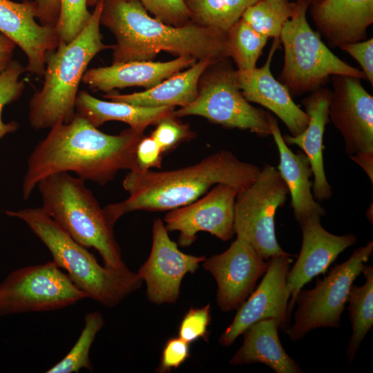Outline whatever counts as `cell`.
Segmentation results:
<instances>
[{
  "label": "cell",
  "mask_w": 373,
  "mask_h": 373,
  "mask_svg": "<svg viewBox=\"0 0 373 373\" xmlns=\"http://www.w3.org/2000/svg\"><path fill=\"white\" fill-rule=\"evenodd\" d=\"M142 137L131 128L117 135L104 133L76 113L68 123L50 128L30 153L22 184L23 199L42 179L55 173L73 172L104 186L120 170H137L136 149Z\"/></svg>",
  "instance_id": "1"
},
{
  "label": "cell",
  "mask_w": 373,
  "mask_h": 373,
  "mask_svg": "<svg viewBox=\"0 0 373 373\" xmlns=\"http://www.w3.org/2000/svg\"><path fill=\"white\" fill-rule=\"evenodd\" d=\"M260 169L222 150L178 169L130 171L122 183L128 197L104 209L115 225L122 216L133 211H170L189 204L218 184H229L240 191L254 182Z\"/></svg>",
  "instance_id": "2"
},
{
  "label": "cell",
  "mask_w": 373,
  "mask_h": 373,
  "mask_svg": "<svg viewBox=\"0 0 373 373\" xmlns=\"http://www.w3.org/2000/svg\"><path fill=\"white\" fill-rule=\"evenodd\" d=\"M100 23L116 39L113 64L151 61L161 51L214 63L230 57L227 32L192 23L166 24L137 0H104Z\"/></svg>",
  "instance_id": "3"
},
{
  "label": "cell",
  "mask_w": 373,
  "mask_h": 373,
  "mask_svg": "<svg viewBox=\"0 0 373 373\" xmlns=\"http://www.w3.org/2000/svg\"><path fill=\"white\" fill-rule=\"evenodd\" d=\"M103 1L95 4L89 21L77 37L69 43L59 42L48 55L43 86L29 104V122L35 129L50 128L73 119L79 86L88 65L100 51L112 48L103 43L99 29Z\"/></svg>",
  "instance_id": "4"
},
{
  "label": "cell",
  "mask_w": 373,
  "mask_h": 373,
  "mask_svg": "<svg viewBox=\"0 0 373 373\" xmlns=\"http://www.w3.org/2000/svg\"><path fill=\"white\" fill-rule=\"evenodd\" d=\"M23 220L45 245L52 261L66 274L88 298L113 307L140 289L142 280L127 267L111 269L100 265L86 247L75 241L41 208L6 211Z\"/></svg>",
  "instance_id": "5"
},
{
  "label": "cell",
  "mask_w": 373,
  "mask_h": 373,
  "mask_svg": "<svg viewBox=\"0 0 373 373\" xmlns=\"http://www.w3.org/2000/svg\"><path fill=\"white\" fill-rule=\"evenodd\" d=\"M37 186L41 209L75 241L97 251L105 267H126L114 235V224L84 180L62 172L46 177Z\"/></svg>",
  "instance_id": "6"
},
{
  "label": "cell",
  "mask_w": 373,
  "mask_h": 373,
  "mask_svg": "<svg viewBox=\"0 0 373 373\" xmlns=\"http://www.w3.org/2000/svg\"><path fill=\"white\" fill-rule=\"evenodd\" d=\"M311 3L296 0L292 16L282 28L279 39L285 59L279 81L291 95H300L318 89L335 75L366 79L362 70L335 55L310 27L307 12Z\"/></svg>",
  "instance_id": "7"
},
{
  "label": "cell",
  "mask_w": 373,
  "mask_h": 373,
  "mask_svg": "<svg viewBox=\"0 0 373 373\" xmlns=\"http://www.w3.org/2000/svg\"><path fill=\"white\" fill-rule=\"evenodd\" d=\"M373 251V242L356 249L345 262L335 265L317 278L311 289H301L295 299L298 307L294 322L287 332L291 341H298L312 329L319 327L338 328L350 287L361 274Z\"/></svg>",
  "instance_id": "8"
},
{
  "label": "cell",
  "mask_w": 373,
  "mask_h": 373,
  "mask_svg": "<svg viewBox=\"0 0 373 373\" xmlns=\"http://www.w3.org/2000/svg\"><path fill=\"white\" fill-rule=\"evenodd\" d=\"M289 190L278 171L265 164L247 188L239 191L235 202L234 232L249 242L266 260L278 256H296L279 245L275 233V216L287 200Z\"/></svg>",
  "instance_id": "9"
},
{
  "label": "cell",
  "mask_w": 373,
  "mask_h": 373,
  "mask_svg": "<svg viewBox=\"0 0 373 373\" xmlns=\"http://www.w3.org/2000/svg\"><path fill=\"white\" fill-rule=\"evenodd\" d=\"M88 298L55 262L11 272L0 284V316L59 310Z\"/></svg>",
  "instance_id": "10"
},
{
  "label": "cell",
  "mask_w": 373,
  "mask_h": 373,
  "mask_svg": "<svg viewBox=\"0 0 373 373\" xmlns=\"http://www.w3.org/2000/svg\"><path fill=\"white\" fill-rule=\"evenodd\" d=\"M269 113L255 108L245 98L236 79V70L222 68L211 74L196 99L173 111V115H198L228 128L248 131L258 136L271 135Z\"/></svg>",
  "instance_id": "11"
},
{
  "label": "cell",
  "mask_w": 373,
  "mask_h": 373,
  "mask_svg": "<svg viewBox=\"0 0 373 373\" xmlns=\"http://www.w3.org/2000/svg\"><path fill=\"white\" fill-rule=\"evenodd\" d=\"M292 257L278 256L268 260V267L260 283L237 309L232 323L220 335L221 345L231 346L247 327L265 318L276 319L278 329L288 332L291 315L288 312L290 294L287 276Z\"/></svg>",
  "instance_id": "12"
},
{
  "label": "cell",
  "mask_w": 373,
  "mask_h": 373,
  "mask_svg": "<svg viewBox=\"0 0 373 373\" xmlns=\"http://www.w3.org/2000/svg\"><path fill=\"white\" fill-rule=\"evenodd\" d=\"M239 190L218 184L202 196L183 207L170 210L164 218L169 231H178V243L190 246L200 231L227 241L234 232L235 202Z\"/></svg>",
  "instance_id": "13"
},
{
  "label": "cell",
  "mask_w": 373,
  "mask_h": 373,
  "mask_svg": "<svg viewBox=\"0 0 373 373\" xmlns=\"http://www.w3.org/2000/svg\"><path fill=\"white\" fill-rule=\"evenodd\" d=\"M205 259L181 251L169 238L164 222L155 219L150 255L137 272L146 284L147 299L155 305L176 302L185 275L195 273Z\"/></svg>",
  "instance_id": "14"
},
{
  "label": "cell",
  "mask_w": 373,
  "mask_h": 373,
  "mask_svg": "<svg viewBox=\"0 0 373 373\" xmlns=\"http://www.w3.org/2000/svg\"><path fill=\"white\" fill-rule=\"evenodd\" d=\"M202 263L217 283L216 301L225 312L237 309L245 301L268 267V260L238 236L226 251Z\"/></svg>",
  "instance_id": "15"
},
{
  "label": "cell",
  "mask_w": 373,
  "mask_h": 373,
  "mask_svg": "<svg viewBox=\"0 0 373 373\" xmlns=\"http://www.w3.org/2000/svg\"><path fill=\"white\" fill-rule=\"evenodd\" d=\"M328 115L341 133L349 156L373 152V97L352 76L332 77Z\"/></svg>",
  "instance_id": "16"
},
{
  "label": "cell",
  "mask_w": 373,
  "mask_h": 373,
  "mask_svg": "<svg viewBox=\"0 0 373 373\" xmlns=\"http://www.w3.org/2000/svg\"><path fill=\"white\" fill-rule=\"evenodd\" d=\"M321 218V216L313 214L299 223L303 236L301 249L287 276L290 315L296 297L303 287L314 277L321 274L325 275L338 255L357 241V237L353 233L338 236L329 233L323 227Z\"/></svg>",
  "instance_id": "17"
},
{
  "label": "cell",
  "mask_w": 373,
  "mask_h": 373,
  "mask_svg": "<svg viewBox=\"0 0 373 373\" xmlns=\"http://www.w3.org/2000/svg\"><path fill=\"white\" fill-rule=\"evenodd\" d=\"M37 15L35 1L0 0V32L26 54V71L41 76L45 72L46 57L57 48L59 40L55 27L38 23Z\"/></svg>",
  "instance_id": "18"
},
{
  "label": "cell",
  "mask_w": 373,
  "mask_h": 373,
  "mask_svg": "<svg viewBox=\"0 0 373 373\" xmlns=\"http://www.w3.org/2000/svg\"><path fill=\"white\" fill-rule=\"evenodd\" d=\"M274 39L265 64L251 70H237L236 79L242 94L249 102L258 104L271 111L284 123L290 135L296 136L306 128L309 117L294 102L287 88L271 73V61L280 44L279 37Z\"/></svg>",
  "instance_id": "19"
},
{
  "label": "cell",
  "mask_w": 373,
  "mask_h": 373,
  "mask_svg": "<svg viewBox=\"0 0 373 373\" xmlns=\"http://www.w3.org/2000/svg\"><path fill=\"white\" fill-rule=\"evenodd\" d=\"M318 30L333 47L365 40L373 23V0H323L312 3Z\"/></svg>",
  "instance_id": "20"
},
{
  "label": "cell",
  "mask_w": 373,
  "mask_h": 373,
  "mask_svg": "<svg viewBox=\"0 0 373 373\" xmlns=\"http://www.w3.org/2000/svg\"><path fill=\"white\" fill-rule=\"evenodd\" d=\"M195 62V58L183 56L165 62L151 60L113 64L86 70L82 82L90 88L106 93L131 86L148 89Z\"/></svg>",
  "instance_id": "21"
},
{
  "label": "cell",
  "mask_w": 373,
  "mask_h": 373,
  "mask_svg": "<svg viewBox=\"0 0 373 373\" xmlns=\"http://www.w3.org/2000/svg\"><path fill=\"white\" fill-rule=\"evenodd\" d=\"M330 93L329 89L321 87L304 98L302 104L309 117L307 126L298 135H283L287 144L298 146L307 156L314 177L312 193L317 202L329 200L332 195V189L325 172L323 156V135L329 122Z\"/></svg>",
  "instance_id": "22"
},
{
  "label": "cell",
  "mask_w": 373,
  "mask_h": 373,
  "mask_svg": "<svg viewBox=\"0 0 373 373\" xmlns=\"http://www.w3.org/2000/svg\"><path fill=\"white\" fill-rule=\"evenodd\" d=\"M271 135L279 153L278 171L285 181L291 195L293 214L298 224L307 216L318 214L321 217L326 211L314 198L312 189L313 176L309 160L303 151L294 153L283 140L278 122L271 114L269 116Z\"/></svg>",
  "instance_id": "23"
},
{
  "label": "cell",
  "mask_w": 373,
  "mask_h": 373,
  "mask_svg": "<svg viewBox=\"0 0 373 373\" xmlns=\"http://www.w3.org/2000/svg\"><path fill=\"white\" fill-rule=\"evenodd\" d=\"M274 318H265L242 333L243 343L229 361L232 365L256 363L267 365L276 373H303L299 365L283 349Z\"/></svg>",
  "instance_id": "24"
},
{
  "label": "cell",
  "mask_w": 373,
  "mask_h": 373,
  "mask_svg": "<svg viewBox=\"0 0 373 373\" xmlns=\"http://www.w3.org/2000/svg\"><path fill=\"white\" fill-rule=\"evenodd\" d=\"M214 62L202 59L186 70L177 73L144 91L131 94H108L104 98L146 107H184L192 103L198 94V82L204 71Z\"/></svg>",
  "instance_id": "25"
},
{
  "label": "cell",
  "mask_w": 373,
  "mask_h": 373,
  "mask_svg": "<svg viewBox=\"0 0 373 373\" xmlns=\"http://www.w3.org/2000/svg\"><path fill=\"white\" fill-rule=\"evenodd\" d=\"M75 110L97 128L108 121H119L127 124L133 131L143 133L149 126L173 115L174 107H146L104 101L82 90L77 95Z\"/></svg>",
  "instance_id": "26"
},
{
  "label": "cell",
  "mask_w": 373,
  "mask_h": 373,
  "mask_svg": "<svg viewBox=\"0 0 373 373\" xmlns=\"http://www.w3.org/2000/svg\"><path fill=\"white\" fill-rule=\"evenodd\" d=\"M361 273L365 279V283L361 286L353 283L347 297L352 329L346 350L349 365L373 325V267L365 264Z\"/></svg>",
  "instance_id": "27"
},
{
  "label": "cell",
  "mask_w": 373,
  "mask_h": 373,
  "mask_svg": "<svg viewBox=\"0 0 373 373\" xmlns=\"http://www.w3.org/2000/svg\"><path fill=\"white\" fill-rule=\"evenodd\" d=\"M259 0H185L195 23L227 32Z\"/></svg>",
  "instance_id": "28"
},
{
  "label": "cell",
  "mask_w": 373,
  "mask_h": 373,
  "mask_svg": "<svg viewBox=\"0 0 373 373\" xmlns=\"http://www.w3.org/2000/svg\"><path fill=\"white\" fill-rule=\"evenodd\" d=\"M295 7L292 0H259L247 8L241 19L262 35L276 38Z\"/></svg>",
  "instance_id": "29"
},
{
  "label": "cell",
  "mask_w": 373,
  "mask_h": 373,
  "mask_svg": "<svg viewBox=\"0 0 373 373\" xmlns=\"http://www.w3.org/2000/svg\"><path fill=\"white\" fill-rule=\"evenodd\" d=\"M104 325L102 315L98 312H92L84 317V326L76 343L69 352L55 365L48 369L47 373H77L82 369L93 371V365L89 354L97 334Z\"/></svg>",
  "instance_id": "30"
},
{
  "label": "cell",
  "mask_w": 373,
  "mask_h": 373,
  "mask_svg": "<svg viewBox=\"0 0 373 373\" xmlns=\"http://www.w3.org/2000/svg\"><path fill=\"white\" fill-rule=\"evenodd\" d=\"M227 35L230 57L236 63L238 70L254 68L268 38L254 30L242 19L227 32Z\"/></svg>",
  "instance_id": "31"
},
{
  "label": "cell",
  "mask_w": 373,
  "mask_h": 373,
  "mask_svg": "<svg viewBox=\"0 0 373 373\" xmlns=\"http://www.w3.org/2000/svg\"><path fill=\"white\" fill-rule=\"evenodd\" d=\"M87 0H60V11L55 30L59 42L69 43L85 28L91 14Z\"/></svg>",
  "instance_id": "32"
},
{
  "label": "cell",
  "mask_w": 373,
  "mask_h": 373,
  "mask_svg": "<svg viewBox=\"0 0 373 373\" xmlns=\"http://www.w3.org/2000/svg\"><path fill=\"white\" fill-rule=\"evenodd\" d=\"M25 71L26 69L20 63L12 60L0 74V139L19 128L16 122H3L2 111L6 105L17 100L21 95L25 84L23 80L20 79V77Z\"/></svg>",
  "instance_id": "33"
},
{
  "label": "cell",
  "mask_w": 373,
  "mask_h": 373,
  "mask_svg": "<svg viewBox=\"0 0 373 373\" xmlns=\"http://www.w3.org/2000/svg\"><path fill=\"white\" fill-rule=\"evenodd\" d=\"M159 21L173 26L189 23L191 15L185 0H137Z\"/></svg>",
  "instance_id": "34"
},
{
  "label": "cell",
  "mask_w": 373,
  "mask_h": 373,
  "mask_svg": "<svg viewBox=\"0 0 373 373\" xmlns=\"http://www.w3.org/2000/svg\"><path fill=\"white\" fill-rule=\"evenodd\" d=\"M210 322V303L202 307H192L186 313L180 323L179 337L189 344L200 338L206 339Z\"/></svg>",
  "instance_id": "35"
},
{
  "label": "cell",
  "mask_w": 373,
  "mask_h": 373,
  "mask_svg": "<svg viewBox=\"0 0 373 373\" xmlns=\"http://www.w3.org/2000/svg\"><path fill=\"white\" fill-rule=\"evenodd\" d=\"M175 117L171 115L160 121L151 133L163 153L182 141L192 137L188 126L176 121Z\"/></svg>",
  "instance_id": "36"
},
{
  "label": "cell",
  "mask_w": 373,
  "mask_h": 373,
  "mask_svg": "<svg viewBox=\"0 0 373 373\" xmlns=\"http://www.w3.org/2000/svg\"><path fill=\"white\" fill-rule=\"evenodd\" d=\"M189 356V343L180 337L169 338L162 350L157 372H168L178 368Z\"/></svg>",
  "instance_id": "37"
},
{
  "label": "cell",
  "mask_w": 373,
  "mask_h": 373,
  "mask_svg": "<svg viewBox=\"0 0 373 373\" xmlns=\"http://www.w3.org/2000/svg\"><path fill=\"white\" fill-rule=\"evenodd\" d=\"M360 65L365 79L373 85V39L348 43L341 46Z\"/></svg>",
  "instance_id": "38"
},
{
  "label": "cell",
  "mask_w": 373,
  "mask_h": 373,
  "mask_svg": "<svg viewBox=\"0 0 373 373\" xmlns=\"http://www.w3.org/2000/svg\"><path fill=\"white\" fill-rule=\"evenodd\" d=\"M162 153L160 146L151 135L143 136L136 149L137 170L145 171L153 167L160 168Z\"/></svg>",
  "instance_id": "39"
},
{
  "label": "cell",
  "mask_w": 373,
  "mask_h": 373,
  "mask_svg": "<svg viewBox=\"0 0 373 373\" xmlns=\"http://www.w3.org/2000/svg\"><path fill=\"white\" fill-rule=\"evenodd\" d=\"M37 5V19L42 25L55 27L60 11V0H34Z\"/></svg>",
  "instance_id": "40"
},
{
  "label": "cell",
  "mask_w": 373,
  "mask_h": 373,
  "mask_svg": "<svg viewBox=\"0 0 373 373\" xmlns=\"http://www.w3.org/2000/svg\"><path fill=\"white\" fill-rule=\"evenodd\" d=\"M15 46L11 39L0 32V74L12 61Z\"/></svg>",
  "instance_id": "41"
},
{
  "label": "cell",
  "mask_w": 373,
  "mask_h": 373,
  "mask_svg": "<svg viewBox=\"0 0 373 373\" xmlns=\"http://www.w3.org/2000/svg\"><path fill=\"white\" fill-rule=\"evenodd\" d=\"M350 159L360 166L373 183V152L361 153L350 156Z\"/></svg>",
  "instance_id": "42"
},
{
  "label": "cell",
  "mask_w": 373,
  "mask_h": 373,
  "mask_svg": "<svg viewBox=\"0 0 373 373\" xmlns=\"http://www.w3.org/2000/svg\"><path fill=\"white\" fill-rule=\"evenodd\" d=\"M366 214L369 221L371 222V224H372V204H371V207H370L368 208Z\"/></svg>",
  "instance_id": "43"
},
{
  "label": "cell",
  "mask_w": 373,
  "mask_h": 373,
  "mask_svg": "<svg viewBox=\"0 0 373 373\" xmlns=\"http://www.w3.org/2000/svg\"><path fill=\"white\" fill-rule=\"evenodd\" d=\"M99 0H87V5L89 6H95V4L99 1Z\"/></svg>",
  "instance_id": "44"
},
{
  "label": "cell",
  "mask_w": 373,
  "mask_h": 373,
  "mask_svg": "<svg viewBox=\"0 0 373 373\" xmlns=\"http://www.w3.org/2000/svg\"><path fill=\"white\" fill-rule=\"evenodd\" d=\"M312 3H314V2H319V1H321L323 0H311Z\"/></svg>",
  "instance_id": "45"
},
{
  "label": "cell",
  "mask_w": 373,
  "mask_h": 373,
  "mask_svg": "<svg viewBox=\"0 0 373 373\" xmlns=\"http://www.w3.org/2000/svg\"><path fill=\"white\" fill-rule=\"evenodd\" d=\"M292 1H294V0H292Z\"/></svg>",
  "instance_id": "46"
}]
</instances>
